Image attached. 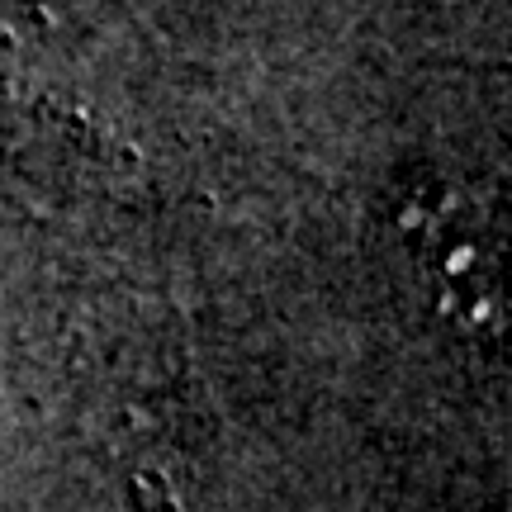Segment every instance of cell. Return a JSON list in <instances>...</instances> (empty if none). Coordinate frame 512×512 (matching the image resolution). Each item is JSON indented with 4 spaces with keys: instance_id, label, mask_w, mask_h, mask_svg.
<instances>
[{
    "instance_id": "6da1fadb",
    "label": "cell",
    "mask_w": 512,
    "mask_h": 512,
    "mask_svg": "<svg viewBox=\"0 0 512 512\" xmlns=\"http://www.w3.org/2000/svg\"><path fill=\"white\" fill-rule=\"evenodd\" d=\"M384 219L437 328L484 366L512 370V242L484 200L451 171L413 166L389 181Z\"/></svg>"
}]
</instances>
